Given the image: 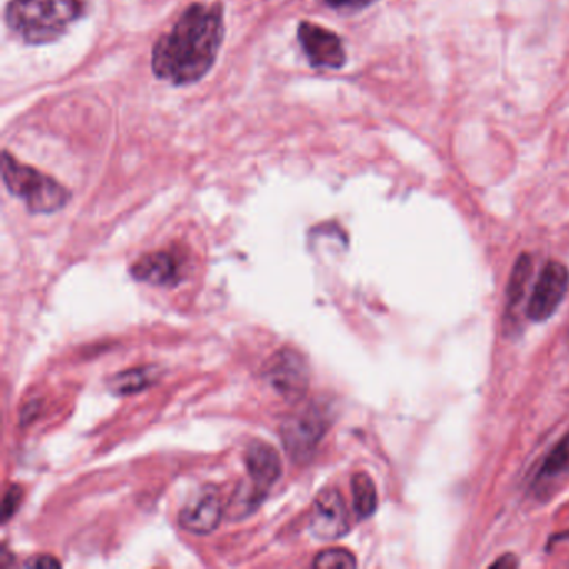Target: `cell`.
<instances>
[{"label": "cell", "mask_w": 569, "mask_h": 569, "mask_svg": "<svg viewBox=\"0 0 569 569\" xmlns=\"http://www.w3.org/2000/svg\"><path fill=\"white\" fill-rule=\"evenodd\" d=\"M221 4H192L152 49L156 78L176 86L201 81L218 58L224 39Z\"/></svg>", "instance_id": "obj_1"}, {"label": "cell", "mask_w": 569, "mask_h": 569, "mask_svg": "<svg viewBox=\"0 0 569 569\" xmlns=\"http://www.w3.org/2000/svg\"><path fill=\"white\" fill-rule=\"evenodd\" d=\"M82 14V0H11L6 22L26 44L39 46L58 41Z\"/></svg>", "instance_id": "obj_2"}, {"label": "cell", "mask_w": 569, "mask_h": 569, "mask_svg": "<svg viewBox=\"0 0 569 569\" xmlns=\"http://www.w3.org/2000/svg\"><path fill=\"white\" fill-rule=\"evenodd\" d=\"M2 179L9 192L22 199L34 214H52L71 201V192L64 186L31 166L21 164L9 151L2 154Z\"/></svg>", "instance_id": "obj_3"}, {"label": "cell", "mask_w": 569, "mask_h": 569, "mask_svg": "<svg viewBox=\"0 0 569 569\" xmlns=\"http://www.w3.org/2000/svg\"><path fill=\"white\" fill-rule=\"evenodd\" d=\"M328 428V416L319 406H306L292 412L281 426L282 442L289 458L296 462L309 461Z\"/></svg>", "instance_id": "obj_4"}, {"label": "cell", "mask_w": 569, "mask_h": 569, "mask_svg": "<svg viewBox=\"0 0 569 569\" xmlns=\"http://www.w3.org/2000/svg\"><path fill=\"white\" fill-rule=\"evenodd\" d=\"M264 379L282 399L298 402L309 389L308 362L295 349H281L264 366Z\"/></svg>", "instance_id": "obj_5"}, {"label": "cell", "mask_w": 569, "mask_h": 569, "mask_svg": "<svg viewBox=\"0 0 569 569\" xmlns=\"http://www.w3.org/2000/svg\"><path fill=\"white\" fill-rule=\"evenodd\" d=\"M569 272L561 262L549 261L542 268L529 298L528 316L531 321H548L568 292Z\"/></svg>", "instance_id": "obj_6"}, {"label": "cell", "mask_w": 569, "mask_h": 569, "mask_svg": "<svg viewBox=\"0 0 569 569\" xmlns=\"http://www.w3.org/2000/svg\"><path fill=\"white\" fill-rule=\"evenodd\" d=\"M309 528L322 541H335L349 531L348 506L338 489H325L316 496L309 512Z\"/></svg>", "instance_id": "obj_7"}, {"label": "cell", "mask_w": 569, "mask_h": 569, "mask_svg": "<svg viewBox=\"0 0 569 569\" xmlns=\"http://www.w3.org/2000/svg\"><path fill=\"white\" fill-rule=\"evenodd\" d=\"M298 41L309 64L318 69H341L346 64V51L341 39L315 22H301Z\"/></svg>", "instance_id": "obj_8"}, {"label": "cell", "mask_w": 569, "mask_h": 569, "mask_svg": "<svg viewBox=\"0 0 569 569\" xmlns=\"http://www.w3.org/2000/svg\"><path fill=\"white\" fill-rule=\"evenodd\" d=\"M224 505L216 489H204L191 505L179 515V525L192 535H209L216 531L224 518Z\"/></svg>", "instance_id": "obj_9"}, {"label": "cell", "mask_w": 569, "mask_h": 569, "mask_svg": "<svg viewBox=\"0 0 569 569\" xmlns=\"http://www.w3.org/2000/svg\"><path fill=\"white\" fill-rule=\"evenodd\" d=\"M244 461L249 481L268 495L269 488L281 478L282 465L278 451L268 442L256 439L246 449Z\"/></svg>", "instance_id": "obj_10"}, {"label": "cell", "mask_w": 569, "mask_h": 569, "mask_svg": "<svg viewBox=\"0 0 569 569\" xmlns=\"http://www.w3.org/2000/svg\"><path fill=\"white\" fill-rule=\"evenodd\" d=\"M132 278L152 286L178 284L179 264L171 252H152L142 256L131 269Z\"/></svg>", "instance_id": "obj_11"}, {"label": "cell", "mask_w": 569, "mask_h": 569, "mask_svg": "<svg viewBox=\"0 0 569 569\" xmlns=\"http://www.w3.org/2000/svg\"><path fill=\"white\" fill-rule=\"evenodd\" d=\"M161 379V369L158 366H142V368L129 369L119 372L109 379V391L116 396H131L151 388Z\"/></svg>", "instance_id": "obj_12"}, {"label": "cell", "mask_w": 569, "mask_h": 569, "mask_svg": "<svg viewBox=\"0 0 569 569\" xmlns=\"http://www.w3.org/2000/svg\"><path fill=\"white\" fill-rule=\"evenodd\" d=\"M351 488L356 515L361 519L375 515L378 509V491L372 479L366 472H358L352 476Z\"/></svg>", "instance_id": "obj_13"}, {"label": "cell", "mask_w": 569, "mask_h": 569, "mask_svg": "<svg viewBox=\"0 0 569 569\" xmlns=\"http://www.w3.org/2000/svg\"><path fill=\"white\" fill-rule=\"evenodd\" d=\"M569 469V435H566L558 445L555 446L548 458L545 459L541 471L538 475V482L551 481L558 478L562 472Z\"/></svg>", "instance_id": "obj_14"}, {"label": "cell", "mask_w": 569, "mask_h": 569, "mask_svg": "<svg viewBox=\"0 0 569 569\" xmlns=\"http://www.w3.org/2000/svg\"><path fill=\"white\" fill-rule=\"evenodd\" d=\"M532 262L529 256L522 254L512 269L511 281L508 286V308H516L525 296L526 286H528L529 276H531Z\"/></svg>", "instance_id": "obj_15"}, {"label": "cell", "mask_w": 569, "mask_h": 569, "mask_svg": "<svg viewBox=\"0 0 569 569\" xmlns=\"http://www.w3.org/2000/svg\"><path fill=\"white\" fill-rule=\"evenodd\" d=\"M356 558L351 551L345 548H328L316 555L312 566L315 568H356Z\"/></svg>", "instance_id": "obj_16"}, {"label": "cell", "mask_w": 569, "mask_h": 569, "mask_svg": "<svg viewBox=\"0 0 569 569\" xmlns=\"http://www.w3.org/2000/svg\"><path fill=\"white\" fill-rule=\"evenodd\" d=\"M22 496H24V492H22L21 486H11L9 491L6 492L4 505H2V519H4V522L9 521L18 512Z\"/></svg>", "instance_id": "obj_17"}, {"label": "cell", "mask_w": 569, "mask_h": 569, "mask_svg": "<svg viewBox=\"0 0 569 569\" xmlns=\"http://www.w3.org/2000/svg\"><path fill=\"white\" fill-rule=\"evenodd\" d=\"M319 2L328 8L338 9V11H359V9L371 4L372 0H319Z\"/></svg>", "instance_id": "obj_18"}, {"label": "cell", "mask_w": 569, "mask_h": 569, "mask_svg": "<svg viewBox=\"0 0 569 569\" xmlns=\"http://www.w3.org/2000/svg\"><path fill=\"white\" fill-rule=\"evenodd\" d=\"M26 566H28V568L34 569H51L59 568V566H61V562H59L58 559L54 558V556L41 555L34 556V558L29 559V561L26 562Z\"/></svg>", "instance_id": "obj_19"}, {"label": "cell", "mask_w": 569, "mask_h": 569, "mask_svg": "<svg viewBox=\"0 0 569 569\" xmlns=\"http://www.w3.org/2000/svg\"><path fill=\"white\" fill-rule=\"evenodd\" d=\"M492 566H501V568H515V566H518V561H516L515 556L506 555L502 556L501 559H498V561L492 562Z\"/></svg>", "instance_id": "obj_20"}]
</instances>
